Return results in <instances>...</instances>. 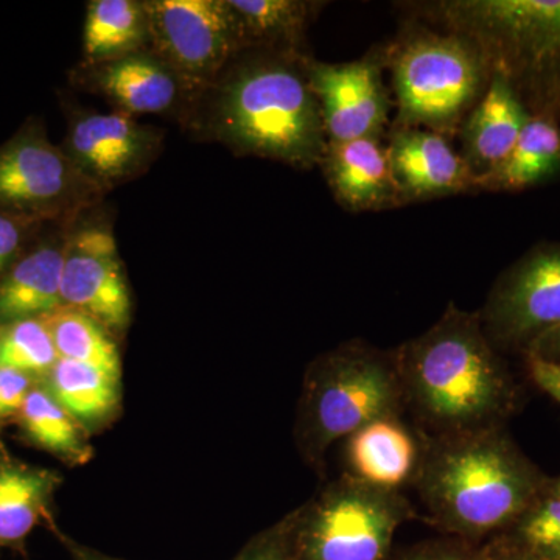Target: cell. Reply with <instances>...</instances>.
I'll use <instances>...</instances> for the list:
<instances>
[{
  "label": "cell",
  "instance_id": "6da1fadb",
  "mask_svg": "<svg viewBox=\"0 0 560 560\" xmlns=\"http://www.w3.org/2000/svg\"><path fill=\"white\" fill-rule=\"evenodd\" d=\"M393 357L405 405L423 436L506 427L521 407L517 381L486 337L480 313L460 311L455 302Z\"/></svg>",
  "mask_w": 560,
  "mask_h": 560
},
{
  "label": "cell",
  "instance_id": "7a4b0ae2",
  "mask_svg": "<svg viewBox=\"0 0 560 560\" xmlns=\"http://www.w3.org/2000/svg\"><path fill=\"white\" fill-rule=\"evenodd\" d=\"M420 442L412 485L427 517L456 539L508 533L550 485L506 427Z\"/></svg>",
  "mask_w": 560,
  "mask_h": 560
},
{
  "label": "cell",
  "instance_id": "3957f363",
  "mask_svg": "<svg viewBox=\"0 0 560 560\" xmlns=\"http://www.w3.org/2000/svg\"><path fill=\"white\" fill-rule=\"evenodd\" d=\"M305 58L261 50L232 70L217 97V136L241 154L301 171L319 165L329 140Z\"/></svg>",
  "mask_w": 560,
  "mask_h": 560
},
{
  "label": "cell",
  "instance_id": "277c9868",
  "mask_svg": "<svg viewBox=\"0 0 560 560\" xmlns=\"http://www.w3.org/2000/svg\"><path fill=\"white\" fill-rule=\"evenodd\" d=\"M410 9L470 39L530 116L560 124V0H438Z\"/></svg>",
  "mask_w": 560,
  "mask_h": 560
},
{
  "label": "cell",
  "instance_id": "5b68a950",
  "mask_svg": "<svg viewBox=\"0 0 560 560\" xmlns=\"http://www.w3.org/2000/svg\"><path fill=\"white\" fill-rule=\"evenodd\" d=\"M383 51L397 109L393 128H420L453 138L492 79L470 39L419 18L408 21Z\"/></svg>",
  "mask_w": 560,
  "mask_h": 560
},
{
  "label": "cell",
  "instance_id": "8992f818",
  "mask_svg": "<svg viewBox=\"0 0 560 560\" xmlns=\"http://www.w3.org/2000/svg\"><path fill=\"white\" fill-rule=\"evenodd\" d=\"M407 411L393 350L352 340L312 361L298 404V451L308 466L323 470L331 445L348 440L375 420Z\"/></svg>",
  "mask_w": 560,
  "mask_h": 560
},
{
  "label": "cell",
  "instance_id": "52a82bcc",
  "mask_svg": "<svg viewBox=\"0 0 560 560\" xmlns=\"http://www.w3.org/2000/svg\"><path fill=\"white\" fill-rule=\"evenodd\" d=\"M412 514L400 490L345 474L283 522L296 560H385L397 529Z\"/></svg>",
  "mask_w": 560,
  "mask_h": 560
},
{
  "label": "cell",
  "instance_id": "ba28073f",
  "mask_svg": "<svg viewBox=\"0 0 560 560\" xmlns=\"http://www.w3.org/2000/svg\"><path fill=\"white\" fill-rule=\"evenodd\" d=\"M105 194L43 130H22L0 147V212L44 223L68 219Z\"/></svg>",
  "mask_w": 560,
  "mask_h": 560
},
{
  "label": "cell",
  "instance_id": "9c48e42d",
  "mask_svg": "<svg viewBox=\"0 0 560 560\" xmlns=\"http://www.w3.org/2000/svg\"><path fill=\"white\" fill-rule=\"evenodd\" d=\"M143 5L153 54L175 72L179 83L208 84L246 50L228 0H151Z\"/></svg>",
  "mask_w": 560,
  "mask_h": 560
},
{
  "label": "cell",
  "instance_id": "30bf717a",
  "mask_svg": "<svg viewBox=\"0 0 560 560\" xmlns=\"http://www.w3.org/2000/svg\"><path fill=\"white\" fill-rule=\"evenodd\" d=\"M478 313L500 352L525 355L540 335L560 324V242L536 243L512 261Z\"/></svg>",
  "mask_w": 560,
  "mask_h": 560
},
{
  "label": "cell",
  "instance_id": "8fae6325",
  "mask_svg": "<svg viewBox=\"0 0 560 560\" xmlns=\"http://www.w3.org/2000/svg\"><path fill=\"white\" fill-rule=\"evenodd\" d=\"M304 66L329 142L386 139L394 101L383 79V46L372 47L360 60L320 62L307 57Z\"/></svg>",
  "mask_w": 560,
  "mask_h": 560
},
{
  "label": "cell",
  "instance_id": "7c38bea8",
  "mask_svg": "<svg viewBox=\"0 0 560 560\" xmlns=\"http://www.w3.org/2000/svg\"><path fill=\"white\" fill-rule=\"evenodd\" d=\"M62 305L98 320L114 337L131 323V293L113 232L86 226L65 243Z\"/></svg>",
  "mask_w": 560,
  "mask_h": 560
},
{
  "label": "cell",
  "instance_id": "4fadbf2b",
  "mask_svg": "<svg viewBox=\"0 0 560 560\" xmlns=\"http://www.w3.org/2000/svg\"><path fill=\"white\" fill-rule=\"evenodd\" d=\"M160 143L156 130L119 109L73 117L62 150L106 191L149 168Z\"/></svg>",
  "mask_w": 560,
  "mask_h": 560
},
{
  "label": "cell",
  "instance_id": "5bb4252c",
  "mask_svg": "<svg viewBox=\"0 0 560 560\" xmlns=\"http://www.w3.org/2000/svg\"><path fill=\"white\" fill-rule=\"evenodd\" d=\"M390 171L404 206L477 194L475 178L445 136L420 128H389Z\"/></svg>",
  "mask_w": 560,
  "mask_h": 560
},
{
  "label": "cell",
  "instance_id": "9a60e30c",
  "mask_svg": "<svg viewBox=\"0 0 560 560\" xmlns=\"http://www.w3.org/2000/svg\"><path fill=\"white\" fill-rule=\"evenodd\" d=\"M319 167L335 200L349 212H378L404 206L385 139L329 142Z\"/></svg>",
  "mask_w": 560,
  "mask_h": 560
},
{
  "label": "cell",
  "instance_id": "2e32d148",
  "mask_svg": "<svg viewBox=\"0 0 560 560\" xmlns=\"http://www.w3.org/2000/svg\"><path fill=\"white\" fill-rule=\"evenodd\" d=\"M61 485L60 471L25 463L0 441V548L22 551L38 526L57 528L54 506Z\"/></svg>",
  "mask_w": 560,
  "mask_h": 560
},
{
  "label": "cell",
  "instance_id": "e0dca14e",
  "mask_svg": "<svg viewBox=\"0 0 560 560\" xmlns=\"http://www.w3.org/2000/svg\"><path fill=\"white\" fill-rule=\"evenodd\" d=\"M530 117L508 81L492 73L488 91L458 132L459 154L475 184L510 156Z\"/></svg>",
  "mask_w": 560,
  "mask_h": 560
},
{
  "label": "cell",
  "instance_id": "ac0fdd59",
  "mask_svg": "<svg viewBox=\"0 0 560 560\" xmlns=\"http://www.w3.org/2000/svg\"><path fill=\"white\" fill-rule=\"evenodd\" d=\"M420 447L400 418L375 420L348 438V474L375 488L400 490L418 470Z\"/></svg>",
  "mask_w": 560,
  "mask_h": 560
},
{
  "label": "cell",
  "instance_id": "d6986e66",
  "mask_svg": "<svg viewBox=\"0 0 560 560\" xmlns=\"http://www.w3.org/2000/svg\"><path fill=\"white\" fill-rule=\"evenodd\" d=\"M65 242H44L25 250L0 276V326L43 318L62 305Z\"/></svg>",
  "mask_w": 560,
  "mask_h": 560
},
{
  "label": "cell",
  "instance_id": "ffe728a7",
  "mask_svg": "<svg viewBox=\"0 0 560 560\" xmlns=\"http://www.w3.org/2000/svg\"><path fill=\"white\" fill-rule=\"evenodd\" d=\"M91 68L97 91L131 116L164 113L178 97V77L149 51H135Z\"/></svg>",
  "mask_w": 560,
  "mask_h": 560
},
{
  "label": "cell",
  "instance_id": "44dd1931",
  "mask_svg": "<svg viewBox=\"0 0 560 560\" xmlns=\"http://www.w3.org/2000/svg\"><path fill=\"white\" fill-rule=\"evenodd\" d=\"M560 176V124L530 117L510 156L475 184V191L521 194Z\"/></svg>",
  "mask_w": 560,
  "mask_h": 560
},
{
  "label": "cell",
  "instance_id": "7402d4cb",
  "mask_svg": "<svg viewBox=\"0 0 560 560\" xmlns=\"http://www.w3.org/2000/svg\"><path fill=\"white\" fill-rule=\"evenodd\" d=\"M121 378L60 359L43 385L88 433L109 425L121 407Z\"/></svg>",
  "mask_w": 560,
  "mask_h": 560
},
{
  "label": "cell",
  "instance_id": "603a6c76",
  "mask_svg": "<svg viewBox=\"0 0 560 560\" xmlns=\"http://www.w3.org/2000/svg\"><path fill=\"white\" fill-rule=\"evenodd\" d=\"M237 18L246 49L302 55L305 31L320 2L302 0H228Z\"/></svg>",
  "mask_w": 560,
  "mask_h": 560
},
{
  "label": "cell",
  "instance_id": "cb8c5ba5",
  "mask_svg": "<svg viewBox=\"0 0 560 560\" xmlns=\"http://www.w3.org/2000/svg\"><path fill=\"white\" fill-rule=\"evenodd\" d=\"M16 425L22 441L68 466H83L94 455L88 440L90 433L55 400L43 383L28 394Z\"/></svg>",
  "mask_w": 560,
  "mask_h": 560
},
{
  "label": "cell",
  "instance_id": "d4e9b609",
  "mask_svg": "<svg viewBox=\"0 0 560 560\" xmlns=\"http://www.w3.org/2000/svg\"><path fill=\"white\" fill-rule=\"evenodd\" d=\"M150 43L145 5L136 0H94L84 22V60L90 66L117 60Z\"/></svg>",
  "mask_w": 560,
  "mask_h": 560
},
{
  "label": "cell",
  "instance_id": "484cf974",
  "mask_svg": "<svg viewBox=\"0 0 560 560\" xmlns=\"http://www.w3.org/2000/svg\"><path fill=\"white\" fill-rule=\"evenodd\" d=\"M46 323L60 359L88 364L121 378V360L116 337L98 320L77 308L61 305L40 318Z\"/></svg>",
  "mask_w": 560,
  "mask_h": 560
},
{
  "label": "cell",
  "instance_id": "4316f807",
  "mask_svg": "<svg viewBox=\"0 0 560 560\" xmlns=\"http://www.w3.org/2000/svg\"><path fill=\"white\" fill-rule=\"evenodd\" d=\"M58 360L54 338L43 319H22L2 326L0 366L24 372L43 383Z\"/></svg>",
  "mask_w": 560,
  "mask_h": 560
},
{
  "label": "cell",
  "instance_id": "83f0119b",
  "mask_svg": "<svg viewBox=\"0 0 560 560\" xmlns=\"http://www.w3.org/2000/svg\"><path fill=\"white\" fill-rule=\"evenodd\" d=\"M506 534L540 560L560 558V499L545 493Z\"/></svg>",
  "mask_w": 560,
  "mask_h": 560
},
{
  "label": "cell",
  "instance_id": "f1b7e54d",
  "mask_svg": "<svg viewBox=\"0 0 560 560\" xmlns=\"http://www.w3.org/2000/svg\"><path fill=\"white\" fill-rule=\"evenodd\" d=\"M38 385L24 372L0 366V430L16 423L31 390Z\"/></svg>",
  "mask_w": 560,
  "mask_h": 560
},
{
  "label": "cell",
  "instance_id": "f546056e",
  "mask_svg": "<svg viewBox=\"0 0 560 560\" xmlns=\"http://www.w3.org/2000/svg\"><path fill=\"white\" fill-rule=\"evenodd\" d=\"M38 228L35 221L0 212V276L24 254L25 245Z\"/></svg>",
  "mask_w": 560,
  "mask_h": 560
},
{
  "label": "cell",
  "instance_id": "4dcf8cb0",
  "mask_svg": "<svg viewBox=\"0 0 560 560\" xmlns=\"http://www.w3.org/2000/svg\"><path fill=\"white\" fill-rule=\"evenodd\" d=\"M234 560H296L291 550L285 522H279L254 537Z\"/></svg>",
  "mask_w": 560,
  "mask_h": 560
},
{
  "label": "cell",
  "instance_id": "1f68e13d",
  "mask_svg": "<svg viewBox=\"0 0 560 560\" xmlns=\"http://www.w3.org/2000/svg\"><path fill=\"white\" fill-rule=\"evenodd\" d=\"M396 560H480V550H475L470 541L453 537L423 541L418 547L405 551Z\"/></svg>",
  "mask_w": 560,
  "mask_h": 560
},
{
  "label": "cell",
  "instance_id": "d6a6232c",
  "mask_svg": "<svg viewBox=\"0 0 560 560\" xmlns=\"http://www.w3.org/2000/svg\"><path fill=\"white\" fill-rule=\"evenodd\" d=\"M525 368L530 382L560 405V363L525 357Z\"/></svg>",
  "mask_w": 560,
  "mask_h": 560
},
{
  "label": "cell",
  "instance_id": "836d02e7",
  "mask_svg": "<svg viewBox=\"0 0 560 560\" xmlns=\"http://www.w3.org/2000/svg\"><path fill=\"white\" fill-rule=\"evenodd\" d=\"M480 560H540L526 550L510 534H499L490 544L480 550Z\"/></svg>",
  "mask_w": 560,
  "mask_h": 560
},
{
  "label": "cell",
  "instance_id": "e575fe53",
  "mask_svg": "<svg viewBox=\"0 0 560 560\" xmlns=\"http://www.w3.org/2000/svg\"><path fill=\"white\" fill-rule=\"evenodd\" d=\"M523 357H534L550 363H560V324L540 335Z\"/></svg>",
  "mask_w": 560,
  "mask_h": 560
},
{
  "label": "cell",
  "instance_id": "d590c367",
  "mask_svg": "<svg viewBox=\"0 0 560 560\" xmlns=\"http://www.w3.org/2000/svg\"><path fill=\"white\" fill-rule=\"evenodd\" d=\"M58 540L61 541L62 547L68 550L72 560H121L113 558V556L105 555V552L94 550V548L88 547V545L80 544V541L73 540L72 537L66 536L60 529H51Z\"/></svg>",
  "mask_w": 560,
  "mask_h": 560
},
{
  "label": "cell",
  "instance_id": "8d00e7d4",
  "mask_svg": "<svg viewBox=\"0 0 560 560\" xmlns=\"http://www.w3.org/2000/svg\"><path fill=\"white\" fill-rule=\"evenodd\" d=\"M547 493H550V495L559 497L560 499V475L559 477L551 478L550 485H548Z\"/></svg>",
  "mask_w": 560,
  "mask_h": 560
},
{
  "label": "cell",
  "instance_id": "74e56055",
  "mask_svg": "<svg viewBox=\"0 0 560 560\" xmlns=\"http://www.w3.org/2000/svg\"><path fill=\"white\" fill-rule=\"evenodd\" d=\"M0 334H2V326H0Z\"/></svg>",
  "mask_w": 560,
  "mask_h": 560
},
{
  "label": "cell",
  "instance_id": "f35d334b",
  "mask_svg": "<svg viewBox=\"0 0 560 560\" xmlns=\"http://www.w3.org/2000/svg\"><path fill=\"white\" fill-rule=\"evenodd\" d=\"M551 560H560V558L551 559Z\"/></svg>",
  "mask_w": 560,
  "mask_h": 560
}]
</instances>
